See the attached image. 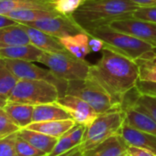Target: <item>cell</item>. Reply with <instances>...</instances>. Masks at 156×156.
Returning <instances> with one entry per match:
<instances>
[{
    "instance_id": "obj_4",
    "label": "cell",
    "mask_w": 156,
    "mask_h": 156,
    "mask_svg": "<svg viewBox=\"0 0 156 156\" xmlns=\"http://www.w3.org/2000/svg\"><path fill=\"white\" fill-rule=\"evenodd\" d=\"M39 63L45 65L56 77L66 81L87 79L91 66L86 59H79L67 50L43 52Z\"/></svg>"
},
{
    "instance_id": "obj_21",
    "label": "cell",
    "mask_w": 156,
    "mask_h": 156,
    "mask_svg": "<svg viewBox=\"0 0 156 156\" xmlns=\"http://www.w3.org/2000/svg\"><path fill=\"white\" fill-rule=\"evenodd\" d=\"M28 44H30L29 36L19 23L0 28V49Z\"/></svg>"
},
{
    "instance_id": "obj_1",
    "label": "cell",
    "mask_w": 156,
    "mask_h": 156,
    "mask_svg": "<svg viewBox=\"0 0 156 156\" xmlns=\"http://www.w3.org/2000/svg\"><path fill=\"white\" fill-rule=\"evenodd\" d=\"M87 79L99 85L121 108L124 96L136 87L139 68L134 60L104 48L100 59L90 66Z\"/></svg>"
},
{
    "instance_id": "obj_10",
    "label": "cell",
    "mask_w": 156,
    "mask_h": 156,
    "mask_svg": "<svg viewBox=\"0 0 156 156\" xmlns=\"http://www.w3.org/2000/svg\"><path fill=\"white\" fill-rule=\"evenodd\" d=\"M109 27L118 31L131 34L156 48V23L131 17L114 21Z\"/></svg>"
},
{
    "instance_id": "obj_32",
    "label": "cell",
    "mask_w": 156,
    "mask_h": 156,
    "mask_svg": "<svg viewBox=\"0 0 156 156\" xmlns=\"http://www.w3.org/2000/svg\"><path fill=\"white\" fill-rule=\"evenodd\" d=\"M17 133L0 140V156H17L16 152V140Z\"/></svg>"
},
{
    "instance_id": "obj_14",
    "label": "cell",
    "mask_w": 156,
    "mask_h": 156,
    "mask_svg": "<svg viewBox=\"0 0 156 156\" xmlns=\"http://www.w3.org/2000/svg\"><path fill=\"white\" fill-rule=\"evenodd\" d=\"M120 135L128 146L142 148L156 155V136L145 133L123 124Z\"/></svg>"
},
{
    "instance_id": "obj_13",
    "label": "cell",
    "mask_w": 156,
    "mask_h": 156,
    "mask_svg": "<svg viewBox=\"0 0 156 156\" xmlns=\"http://www.w3.org/2000/svg\"><path fill=\"white\" fill-rule=\"evenodd\" d=\"M20 25L28 34L30 44L40 48L43 52L54 53V52H62L65 50L63 46L59 41V38H56L49 34H46L35 27H29L24 24H20Z\"/></svg>"
},
{
    "instance_id": "obj_3",
    "label": "cell",
    "mask_w": 156,
    "mask_h": 156,
    "mask_svg": "<svg viewBox=\"0 0 156 156\" xmlns=\"http://www.w3.org/2000/svg\"><path fill=\"white\" fill-rule=\"evenodd\" d=\"M89 35L103 40L105 43L104 48L111 49L134 61L147 53L156 50L155 48L145 41L131 34L118 31L109 26L97 28Z\"/></svg>"
},
{
    "instance_id": "obj_34",
    "label": "cell",
    "mask_w": 156,
    "mask_h": 156,
    "mask_svg": "<svg viewBox=\"0 0 156 156\" xmlns=\"http://www.w3.org/2000/svg\"><path fill=\"white\" fill-rule=\"evenodd\" d=\"M86 131V127L84 125H80V124H75L71 130H69L67 132L69 137L71 138L72 142L76 145L79 146L84 139L85 133Z\"/></svg>"
},
{
    "instance_id": "obj_17",
    "label": "cell",
    "mask_w": 156,
    "mask_h": 156,
    "mask_svg": "<svg viewBox=\"0 0 156 156\" xmlns=\"http://www.w3.org/2000/svg\"><path fill=\"white\" fill-rule=\"evenodd\" d=\"M73 120L70 113L57 102L41 104L34 107L33 122H43L51 121Z\"/></svg>"
},
{
    "instance_id": "obj_23",
    "label": "cell",
    "mask_w": 156,
    "mask_h": 156,
    "mask_svg": "<svg viewBox=\"0 0 156 156\" xmlns=\"http://www.w3.org/2000/svg\"><path fill=\"white\" fill-rule=\"evenodd\" d=\"M17 135L25 139L35 148L43 152L47 155L52 151V149L54 148L55 144L58 142V138L51 137L27 128L20 129L17 132Z\"/></svg>"
},
{
    "instance_id": "obj_5",
    "label": "cell",
    "mask_w": 156,
    "mask_h": 156,
    "mask_svg": "<svg viewBox=\"0 0 156 156\" xmlns=\"http://www.w3.org/2000/svg\"><path fill=\"white\" fill-rule=\"evenodd\" d=\"M60 98L55 85L46 80H19L11 92L7 101L32 106L53 103Z\"/></svg>"
},
{
    "instance_id": "obj_39",
    "label": "cell",
    "mask_w": 156,
    "mask_h": 156,
    "mask_svg": "<svg viewBox=\"0 0 156 156\" xmlns=\"http://www.w3.org/2000/svg\"><path fill=\"white\" fill-rule=\"evenodd\" d=\"M140 6H148V5H156V0H131Z\"/></svg>"
},
{
    "instance_id": "obj_28",
    "label": "cell",
    "mask_w": 156,
    "mask_h": 156,
    "mask_svg": "<svg viewBox=\"0 0 156 156\" xmlns=\"http://www.w3.org/2000/svg\"><path fill=\"white\" fill-rule=\"evenodd\" d=\"M20 128L13 122L4 109L0 110V140L13 133H17Z\"/></svg>"
},
{
    "instance_id": "obj_29",
    "label": "cell",
    "mask_w": 156,
    "mask_h": 156,
    "mask_svg": "<svg viewBox=\"0 0 156 156\" xmlns=\"http://www.w3.org/2000/svg\"><path fill=\"white\" fill-rule=\"evenodd\" d=\"M16 152L17 156H47L18 135L16 140Z\"/></svg>"
},
{
    "instance_id": "obj_36",
    "label": "cell",
    "mask_w": 156,
    "mask_h": 156,
    "mask_svg": "<svg viewBox=\"0 0 156 156\" xmlns=\"http://www.w3.org/2000/svg\"><path fill=\"white\" fill-rule=\"evenodd\" d=\"M104 41L95 37H91L89 38V48L91 52H98V51H102L104 48Z\"/></svg>"
},
{
    "instance_id": "obj_11",
    "label": "cell",
    "mask_w": 156,
    "mask_h": 156,
    "mask_svg": "<svg viewBox=\"0 0 156 156\" xmlns=\"http://www.w3.org/2000/svg\"><path fill=\"white\" fill-rule=\"evenodd\" d=\"M56 102L70 113L76 124L86 127H88L99 115L86 101L75 96L66 94L59 98Z\"/></svg>"
},
{
    "instance_id": "obj_24",
    "label": "cell",
    "mask_w": 156,
    "mask_h": 156,
    "mask_svg": "<svg viewBox=\"0 0 156 156\" xmlns=\"http://www.w3.org/2000/svg\"><path fill=\"white\" fill-rule=\"evenodd\" d=\"M6 16L14 19L17 23H28V22H34L42 18L57 16H60V14H58L55 10L23 9V10L12 11Z\"/></svg>"
},
{
    "instance_id": "obj_41",
    "label": "cell",
    "mask_w": 156,
    "mask_h": 156,
    "mask_svg": "<svg viewBox=\"0 0 156 156\" xmlns=\"http://www.w3.org/2000/svg\"><path fill=\"white\" fill-rule=\"evenodd\" d=\"M7 102H8V101H7L6 100H5V99H3V98L0 97V110L3 109V108L7 104Z\"/></svg>"
},
{
    "instance_id": "obj_16",
    "label": "cell",
    "mask_w": 156,
    "mask_h": 156,
    "mask_svg": "<svg viewBox=\"0 0 156 156\" xmlns=\"http://www.w3.org/2000/svg\"><path fill=\"white\" fill-rule=\"evenodd\" d=\"M89 38L90 35L86 32H82L61 37L59 38V41L63 46L65 50L73 56L79 59H85V58L91 52L89 48Z\"/></svg>"
},
{
    "instance_id": "obj_25",
    "label": "cell",
    "mask_w": 156,
    "mask_h": 156,
    "mask_svg": "<svg viewBox=\"0 0 156 156\" xmlns=\"http://www.w3.org/2000/svg\"><path fill=\"white\" fill-rule=\"evenodd\" d=\"M139 68V80L156 83V51H151L135 60Z\"/></svg>"
},
{
    "instance_id": "obj_19",
    "label": "cell",
    "mask_w": 156,
    "mask_h": 156,
    "mask_svg": "<svg viewBox=\"0 0 156 156\" xmlns=\"http://www.w3.org/2000/svg\"><path fill=\"white\" fill-rule=\"evenodd\" d=\"M23 9L54 10L52 0H0V15Z\"/></svg>"
},
{
    "instance_id": "obj_26",
    "label": "cell",
    "mask_w": 156,
    "mask_h": 156,
    "mask_svg": "<svg viewBox=\"0 0 156 156\" xmlns=\"http://www.w3.org/2000/svg\"><path fill=\"white\" fill-rule=\"evenodd\" d=\"M18 79L12 73L4 58H0V97L8 100Z\"/></svg>"
},
{
    "instance_id": "obj_15",
    "label": "cell",
    "mask_w": 156,
    "mask_h": 156,
    "mask_svg": "<svg viewBox=\"0 0 156 156\" xmlns=\"http://www.w3.org/2000/svg\"><path fill=\"white\" fill-rule=\"evenodd\" d=\"M128 145L120 135H114L95 148L82 153L83 156H128Z\"/></svg>"
},
{
    "instance_id": "obj_35",
    "label": "cell",
    "mask_w": 156,
    "mask_h": 156,
    "mask_svg": "<svg viewBox=\"0 0 156 156\" xmlns=\"http://www.w3.org/2000/svg\"><path fill=\"white\" fill-rule=\"evenodd\" d=\"M136 88L138 89V90L141 94H145V95L156 97V83L138 80V82L136 84Z\"/></svg>"
},
{
    "instance_id": "obj_2",
    "label": "cell",
    "mask_w": 156,
    "mask_h": 156,
    "mask_svg": "<svg viewBox=\"0 0 156 156\" xmlns=\"http://www.w3.org/2000/svg\"><path fill=\"white\" fill-rule=\"evenodd\" d=\"M140 5L131 0H86L73 14L74 21L88 35L112 22L131 18Z\"/></svg>"
},
{
    "instance_id": "obj_30",
    "label": "cell",
    "mask_w": 156,
    "mask_h": 156,
    "mask_svg": "<svg viewBox=\"0 0 156 156\" xmlns=\"http://www.w3.org/2000/svg\"><path fill=\"white\" fill-rule=\"evenodd\" d=\"M134 105L147 112L156 121V97L140 93Z\"/></svg>"
},
{
    "instance_id": "obj_27",
    "label": "cell",
    "mask_w": 156,
    "mask_h": 156,
    "mask_svg": "<svg viewBox=\"0 0 156 156\" xmlns=\"http://www.w3.org/2000/svg\"><path fill=\"white\" fill-rule=\"evenodd\" d=\"M86 0H52L53 9L60 15L72 17Z\"/></svg>"
},
{
    "instance_id": "obj_31",
    "label": "cell",
    "mask_w": 156,
    "mask_h": 156,
    "mask_svg": "<svg viewBox=\"0 0 156 156\" xmlns=\"http://www.w3.org/2000/svg\"><path fill=\"white\" fill-rule=\"evenodd\" d=\"M77 147L71 140V138L69 137L68 133H64L62 137H60L58 139L57 144H55L54 148L52 149V151L48 154L47 156H58L72 150L73 148Z\"/></svg>"
},
{
    "instance_id": "obj_7",
    "label": "cell",
    "mask_w": 156,
    "mask_h": 156,
    "mask_svg": "<svg viewBox=\"0 0 156 156\" xmlns=\"http://www.w3.org/2000/svg\"><path fill=\"white\" fill-rule=\"evenodd\" d=\"M66 94L86 101L98 114L121 111V108L114 103L110 96L89 79L68 81Z\"/></svg>"
},
{
    "instance_id": "obj_20",
    "label": "cell",
    "mask_w": 156,
    "mask_h": 156,
    "mask_svg": "<svg viewBox=\"0 0 156 156\" xmlns=\"http://www.w3.org/2000/svg\"><path fill=\"white\" fill-rule=\"evenodd\" d=\"M76 123L74 120H63V121H51L43 122H32L27 129L36 131L46 135L60 138L69 130H71Z\"/></svg>"
},
{
    "instance_id": "obj_33",
    "label": "cell",
    "mask_w": 156,
    "mask_h": 156,
    "mask_svg": "<svg viewBox=\"0 0 156 156\" xmlns=\"http://www.w3.org/2000/svg\"><path fill=\"white\" fill-rule=\"evenodd\" d=\"M132 18L156 23V5L139 6L134 11Z\"/></svg>"
},
{
    "instance_id": "obj_6",
    "label": "cell",
    "mask_w": 156,
    "mask_h": 156,
    "mask_svg": "<svg viewBox=\"0 0 156 156\" xmlns=\"http://www.w3.org/2000/svg\"><path fill=\"white\" fill-rule=\"evenodd\" d=\"M124 124V113L122 111L99 114L88 126L84 139L79 145L82 153L91 150L114 135H120Z\"/></svg>"
},
{
    "instance_id": "obj_18",
    "label": "cell",
    "mask_w": 156,
    "mask_h": 156,
    "mask_svg": "<svg viewBox=\"0 0 156 156\" xmlns=\"http://www.w3.org/2000/svg\"><path fill=\"white\" fill-rule=\"evenodd\" d=\"M43 51L32 44L9 47L0 49V58L7 59L24 60L29 62H39Z\"/></svg>"
},
{
    "instance_id": "obj_9",
    "label": "cell",
    "mask_w": 156,
    "mask_h": 156,
    "mask_svg": "<svg viewBox=\"0 0 156 156\" xmlns=\"http://www.w3.org/2000/svg\"><path fill=\"white\" fill-rule=\"evenodd\" d=\"M20 24H24L29 27H35L56 38H61L67 36L85 32L74 21L72 17L64 16L62 15L53 17L42 18L34 22L20 23Z\"/></svg>"
},
{
    "instance_id": "obj_22",
    "label": "cell",
    "mask_w": 156,
    "mask_h": 156,
    "mask_svg": "<svg viewBox=\"0 0 156 156\" xmlns=\"http://www.w3.org/2000/svg\"><path fill=\"white\" fill-rule=\"evenodd\" d=\"M34 107L32 105L17 103V102H7L3 108L5 112L9 115L13 122L20 128H27L33 122V112Z\"/></svg>"
},
{
    "instance_id": "obj_38",
    "label": "cell",
    "mask_w": 156,
    "mask_h": 156,
    "mask_svg": "<svg viewBox=\"0 0 156 156\" xmlns=\"http://www.w3.org/2000/svg\"><path fill=\"white\" fill-rule=\"evenodd\" d=\"M17 24V22L15 21L14 19L10 18L9 16H5V15H0V28L9 27V26H14Z\"/></svg>"
},
{
    "instance_id": "obj_40",
    "label": "cell",
    "mask_w": 156,
    "mask_h": 156,
    "mask_svg": "<svg viewBox=\"0 0 156 156\" xmlns=\"http://www.w3.org/2000/svg\"><path fill=\"white\" fill-rule=\"evenodd\" d=\"M58 156H83V154H82V152L80 151L79 146H77V147H74L72 150Z\"/></svg>"
},
{
    "instance_id": "obj_12",
    "label": "cell",
    "mask_w": 156,
    "mask_h": 156,
    "mask_svg": "<svg viewBox=\"0 0 156 156\" xmlns=\"http://www.w3.org/2000/svg\"><path fill=\"white\" fill-rule=\"evenodd\" d=\"M124 113V124L156 136V121L147 112L135 105L127 106L121 109Z\"/></svg>"
},
{
    "instance_id": "obj_37",
    "label": "cell",
    "mask_w": 156,
    "mask_h": 156,
    "mask_svg": "<svg viewBox=\"0 0 156 156\" xmlns=\"http://www.w3.org/2000/svg\"><path fill=\"white\" fill-rule=\"evenodd\" d=\"M128 156H156L154 154L151 153L150 151L134 147L129 146L128 147Z\"/></svg>"
},
{
    "instance_id": "obj_8",
    "label": "cell",
    "mask_w": 156,
    "mask_h": 156,
    "mask_svg": "<svg viewBox=\"0 0 156 156\" xmlns=\"http://www.w3.org/2000/svg\"><path fill=\"white\" fill-rule=\"evenodd\" d=\"M12 73L19 80H46L55 85L60 92V98L66 95L68 81L56 77L49 69L37 66L34 62L4 58Z\"/></svg>"
}]
</instances>
